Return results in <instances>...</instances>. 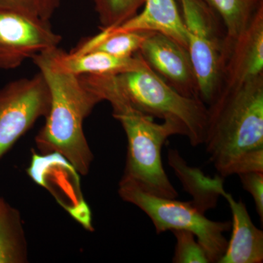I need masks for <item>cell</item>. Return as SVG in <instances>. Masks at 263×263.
Returning <instances> with one entry per match:
<instances>
[{
	"instance_id": "cell-1",
	"label": "cell",
	"mask_w": 263,
	"mask_h": 263,
	"mask_svg": "<svg viewBox=\"0 0 263 263\" xmlns=\"http://www.w3.org/2000/svg\"><path fill=\"white\" fill-rule=\"evenodd\" d=\"M207 107L203 145L219 176L263 172V75L223 88Z\"/></svg>"
},
{
	"instance_id": "cell-2",
	"label": "cell",
	"mask_w": 263,
	"mask_h": 263,
	"mask_svg": "<svg viewBox=\"0 0 263 263\" xmlns=\"http://www.w3.org/2000/svg\"><path fill=\"white\" fill-rule=\"evenodd\" d=\"M32 60L44 77L51 96L46 122L35 138L37 148L44 155L62 156L76 172L86 176L94 155L85 136L84 122L103 100L80 76L55 65L48 51Z\"/></svg>"
},
{
	"instance_id": "cell-3",
	"label": "cell",
	"mask_w": 263,
	"mask_h": 263,
	"mask_svg": "<svg viewBox=\"0 0 263 263\" xmlns=\"http://www.w3.org/2000/svg\"><path fill=\"white\" fill-rule=\"evenodd\" d=\"M98 90L104 101L111 105L113 117L127 136V158L121 182L130 183L154 196L177 198L179 193L164 169L162 149L169 137H186V129L173 120L159 124L153 117L137 110L124 98L114 78L102 81Z\"/></svg>"
},
{
	"instance_id": "cell-4",
	"label": "cell",
	"mask_w": 263,
	"mask_h": 263,
	"mask_svg": "<svg viewBox=\"0 0 263 263\" xmlns=\"http://www.w3.org/2000/svg\"><path fill=\"white\" fill-rule=\"evenodd\" d=\"M115 77L124 98L135 108L153 118L180 123L187 132L191 146L203 144L208 107L201 100L179 94L146 62L141 68Z\"/></svg>"
},
{
	"instance_id": "cell-5",
	"label": "cell",
	"mask_w": 263,
	"mask_h": 263,
	"mask_svg": "<svg viewBox=\"0 0 263 263\" xmlns=\"http://www.w3.org/2000/svg\"><path fill=\"white\" fill-rule=\"evenodd\" d=\"M186 29L199 98L212 104L222 89L228 44L222 21L205 0H176Z\"/></svg>"
},
{
	"instance_id": "cell-6",
	"label": "cell",
	"mask_w": 263,
	"mask_h": 263,
	"mask_svg": "<svg viewBox=\"0 0 263 263\" xmlns=\"http://www.w3.org/2000/svg\"><path fill=\"white\" fill-rule=\"evenodd\" d=\"M118 193L124 201L139 208L150 218L157 234L174 230H188L196 236L210 263H219L224 255L228 241L224 233L231 230V221L211 220L192 200L154 196L130 183L119 181Z\"/></svg>"
},
{
	"instance_id": "cell-7",
	"label": "cell",
	"mask_w": 263,
	"mask_h": 263,
	"mask_svg": "<svg viewBox=\"0 0 263 263\" xmlns=\"http://www.w3.org/2000/svg\"><path fill=\"white\" fill-rule=\"evenodd\" d=\"M51 96L41 72L12 81L0 89V158L41 118H46Z\"/></svg>"
},
{
	"instance_id": "cell-8",
	"label": "cell",
	"mask_w": 263,
	"mask_h": 263,
	"mask_svg": "<svg viewBox=\"0 0 263 263\" xmlns=\"http://www.w3.org/2000/svg\"><path fill=\"white\" fill-rule=\"evenodd\" d=\"M61 41L49 22L0 8V69L17 68L28 59L58 48Z\"/></svg>"
},
{
	"instance_id": "cell-9",
	"label": "cell",
	"mask_w": 263,
	"mask_h": 263,
	"mask_svg": "<svg viewBox=\"0 0 263 263\" xmlns=\"http://www.w3.org/2000/svg\"><path fill=\"white\" fill-rule=\"evenodd\" d=\"M138 53L150 68L179 94L200 99L196 75L186 48L164 34L150 32Z\"/></svg>"
},
{
	"instance_id": "cell-10",
	"label": "cell",
	"mask_w": 263,
	"mask_h": 263,
	"mask_svg": "<svg viewBox=\"0 0 263 263\" xmlns=\"http://www.w3.org/2000/svg\"><path fill=\"white\" fill-rule=\"evenodd\" d=\"M263 75V8L228 47L223 88Z\"/></svg>"
},
{
	"instance_id": "cell-11",
	"label": "cell",
	"mask_w": 263,
	"mask_h": 263,
	"mask_svg": "<svg viewBox=\"0 0 263 263\" xmlns=\"http://www.w3.org/2000/svg\"><path fill=\"white\" fill-rule=\"evenodd\" d=\"M219 194L228 201L231 211L232 234L219 263H262V230L254 226L245 202L236 201L224 186Z\"/></svg>"
},
{
	"instance_id": "cell-12",
	"label": "cell",
	"mask_w": 263,
	"mask_h": 263,
	"mask_svg": "<svg viewBox=\"0 0 263 263\" xmlns=\"http://www.w3.org/2000/svg\"><path fill=\"white\" fill-rule=\"evenodd\" d=\"M144 8L124 23L109 32H159L172 38L187 49L186 29L176 0H146Z\"/></svg>"
},
{
	"instance_id": "cell-13",
	"label": "cell",
	"mask_w": 263,
	"mask_h": 263,
	"mask_svg": "<svg viewBox=\"0 0 263 263\" xmlns=\"http://www.w3.org/2000/svg\"><path fill=\"white\" fill-rule=\"evenodd\" d=\"M53 63L62 70L80 76H118L138 70L145 61L138 52L130 57H119L101 51H89L75 54L60 48L48 51Z\"/></svg>"
},
{
	"instance_id": "cell-14",
	"label": "cell",
	"mask_w": 263,
	"mask_h": 263,
	"mask_svg": "<svg viewBox=\"0 0 263 263\" xmlns=\"http://www.w3.org/2000/svg\"><path fill=\"white\" fill-rule=\"evenodd\" d=\"M168 162L182 183L185 191L193 197L192 202L195 206L203 213L216 207L220 197L219 190L224 186L222 177L205 176L200 170L190 167L179 151L173 148L168 152Z\"/></svg>"
},
{
	"instance_id": "cell-15",
	"label": "cell",
	"mask_w": 263,
	"mask_h": 263,
	"mask_svg": "<svg viewBox=\"0 0 263 263\" xmlns=\"http://www.w3.org/2000/svg\"><path fill=\"white\" fill-rule=\"evenodd\" d=\"M28 250L20 213L0 195V263H24Z\"/></svg>"
},
{
	"instance_id": "cell-16",
	"label": "cell",
	"mask_w": 263,
	"mask_h": 263,
	"mask_svg": "<svg viewBox=\"0 0 263 263\" xmlns=\"http://www.w3.org/2000/svg\"><path fill=\"white\" fill-rule=\"evenodd\" d=\"M152 32H101L81 42L70 53L79 54L89 51H101L113 56L130 57L139 51L145 40Z\"/></svg>"
},
{
	"instance_id": "cell-17",
	"label": "cell",
	"mask_w": 263,
	"mask_h": 263,
	"mask_svg": "<svg viewBox=\"0 0 263 263\" xmlns=\"http://www.w3.org/2000/svg\"><path fill=\"white\" fill-rule=\"evenodd\" d=\"M220 17L227 32L228 44L245 30L256 13L263 8V0H205Z\"/></svg>"
},
{
	"instance_id": "cell-18",
	"label": "cell",
	"mask_w": 263,
	"mask_h": 263,
	"mask_svg": "<svg viewBox=\"0 0 263 263\" xmlns=\"http://www.w3.org/2000/svg\"><path fill=\"white\" fill-rule=\"evenodd\" d=\"M146 0H94L102 29L120 25L137 14Z\"/></svg>"
},
{
	"instance_id": "cell-19",
	"label": "cell",
	"mask_w": 263,
	"mask_h": 263,
	"mask_svg": "<svg viewBox=\"0 0 263 263\" xmlns=\"http://www.w3.org/2000/svg\"><path fill=\"white\" fill-rule=\"evenodd\" d=\"M176 238L174 263H210L205 250L191 231L185 230H172Z\"/></svg>"
},
{
	"instance_id": "cell-20",
	"label": "cell",
	"mask_w": 263,
	"mask_h": 263,
	"mask_svg": "<svg viewBox=\"0 0 263 263\" xmlns=\"http://www.w3.org/2000/svg\"><path fill=\"white\" fill-rule=\"evenodd\" d=\"M62 0H0V8L15 10L32 18L49 22Z\"/></svg>"
},
{
	"instance_id": "cell-21",
	"label": "cell",
	"mask_w": 263,
	"mask_h": 263,
	"mask_svg": "<svg viewBox=\"0 0 263 263\" xmlns=\"http://www.w3.org/2000/svg\"><path fill=\"white\" fill-rule=\"evenodd\" d=\"M242 186L252 197L261 222L263 221V172H249L238 175Z\"/></svg>"
}]
</instances>
